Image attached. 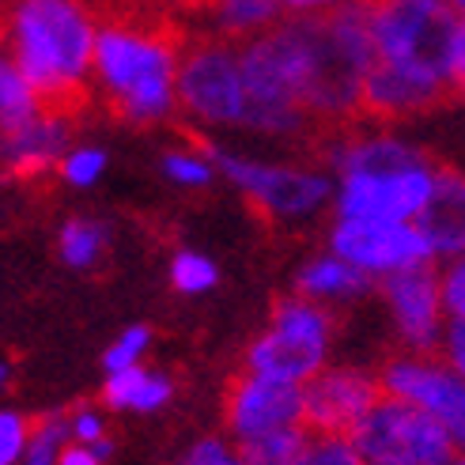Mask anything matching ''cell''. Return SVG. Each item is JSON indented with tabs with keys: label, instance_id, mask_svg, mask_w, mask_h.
I'll use <instances>...</instances> for the list:
<instances>
[{
	"label": "cell",
	"instance_id": "cell-1",
	"mask_svg": "<svg viewBox=\"0 0 465 465\" xmlns=\"http://www.w3.org/2000/svg\"><path fill=\"white\" fill-rule=\"evenodd\" d=\"M99 27L84 0H15L12 61L27 80L42 122L80 129L95 91Z\"/></svg>",
	"mask_w": 465,
	"mask_h": 465
},
{
	"label": "cell",
	"instance_id": "cell-2",
	"mask_svg": "<svg viewBox=\"0 0 465 465\" xmlns=\"http://www.w3.org/2000/svg\"><path fill=\"white\" fill-rule=\"evenodd\" d=\"M185 19L155 15L136 27H99L95 91L114 122L148 129L174 106L178 54L190 42Z\"/></svg>",
	"mask_w": 465,
	"mask_h": 465
},
{
	"label": "cell",
	"instance_id": "cell-3",
	"mask_svg": "<svg viewBox=\"0 0 465 465\" xmlns=\"http://www.w3.org/2000/svg\"><path fill=\"white\" fill-rule=\"evenodd\" d=\"M174 103L201 122H242V50L213 31H193L178 54Z\"/></svg>",
	"mask_w": 465,
	"mask_h": 465
},
{
	"label": "cell",
	"instance_id": "cell-4",
	"mask_svg": "<svg viewBox=\"0 0 465 465\" xmlns=\"http://www.w3.org/2000/svg\"><path fill=\"white\" fill-rule=\"evenodd\" d=\"M352 443L367 461H412V465H450L454 439L420 405H412L398 393L386 398L363 416L352 431Z\"/></svg>",
	"mask_w": 465,
	"mask_h": 465
},
{
	"label": "cell",
	"instance_id": "cell-5",
	"mask_svg": "<svg viewBox=\"0 0 465 465\" xmlns=\"http://www.w3.org/2000/svg\"><path fill=\"white\" fill-rule=\"evenodd\" d=\"M379 382L386 393L428 409L439 424L454 439V447L465 450V375L454 371L443 356H424V352H401L390 356L379 367Z\"/></svg>",
	"mask_w": 465,
	"mask_h": 465
},
{
	"label": "cell",
	"instance_id": "cell-6",
	"mask_svg": "<svg viewBox=\"0 0 465 465\" xmlns=\"http://www.w3.org/2000/svg\"><path fill=\"white\" fill-rule=\"evenodd\" d=\"M223 420L239 439H258L303 424V382L235 371L223 386Z\"/></svg>",
	"mask_w": 465,
	"mask_h": 465
},
{
	"label": "cell",
	"instance_id": "cell-7",
	"mask_svg": "<svg viewBox=\"0 0 465 465\" xmlns=\"http://www.w3.org/2000/svg\"><path fill=\"white\" fill-rule=\"evenodd\" d=\"M386 398V386L379 375H363V371H314L303 382V428L318 435H344L363 424V416Z\"/></svg>",
	"mask_w": 465,
	"mask_h": 465
},
{
	"label": "cell",
	"instance_id": "cell-8",
	"mask_svg": "<svg viewBox=\"0 0 465 465\" xmlns=\"http://www.w3.org/2000/svg\"><path fill=\"white\" fill-rule=\"evenodd\" d=\"M454 103H458L454 84H431L375 57V64L363 76V91H360V122L393 125V122H409V118H424V114H435V110H447Z\"/></svg>",
	"mask_w": 465,
	"mask_h": 465
},
{
	"label": "cell",
	"instance_id": "cell-9",
	"mask_svg": "<svg viewBox=\"0 0 465 465\" xmlns=\"http://www.w3.org/2000/svg\"><path fill=\"white\" fill-rule=\"evenodd\" d=\"M379 288L390 299L409 352L439 356V307L447 303H443V281L435 272V258L382 272Z\"/></svg>",
	"mask_w": 465,
	"mask_h": 465
},
{
	"label": "cell",
	"instance_id": "cell-10",
	"mask_svg": "<svg viewBox=\"0 0 465 465\" xmlns=\"http://www.w3.org/2000/svg\"><path fill=\"white\" fill-rule=\"evenodd\" d=\"M435 167L401 171V174H352V178H344L341 216L344 220H386V223L416 220V213H420L431 197Z\"/></svg>",
	"mask_w": 465,
	"mask_h": 465
},
{
	"label": "cell",
	"instance_id": "cell-11",
	"mask_svg": "<svg viewBox=\"0 0 465 465\" xmlns=\"http://www.w3.org/2000/svg\"><path fill=\"white\" fill-rule=\"evenodd\" d=\"M337 258L352 262L367 272H393L416 262L435 258L420 227L409 223H386V220H344L333 231Z\"/></svg>",
	"mask_w": 465,
	"mask_h": 465
},
{
	"label": "cell",
	"instance_id": "cell-12",
	"mask_svg": "<svg viewBox=\"0 0 465 465\" xmlns=\"http://www.w3.org/2000/svg\"><path fill=\"white\" fill-rule=\"evenodd\" d=\"M220 167L235 178L246 201L258 216H276V213H307V208L322 204L330 185L314 174H299V171H272V167H253V163H239L231 155H216Z\"/></svg>",
	"mask_w": 465,
	"mask_h": 465
},
{
	"label": "cell",
	"instance_id": "cell-13",
	"mask_svg": "<svg viewBox=\"0 0 465 465\" xmlns=\"http://www.w3.org/2000/svg\"><path fill=\"white\" fill-rule=\"evenodd\" d=\"M416 227L428 239L435 258H454L465 253V174L450 163H439L431 197L416 213Z\"/></svg>",
	"mask_w": 465,
	"mask_h": 465
},
{
	"label": "cell",
	"instance_id": "cell-14",
	"mask_svg": "<svg viewBox=\"0 0 465 465\" xmlns=\"http://www.w3.org/2000/svg\"><path fill=\"white\" fill-rule=\"evenodd\" d=\"M322 356H325V341L292 333V330H269L246 352V371H258V375H269V379L307 382L314 371H322Z\"/></svg>",
	"mask_w": 465,
	"mask_h": 465
},
{
	"label": "cell",
	"instance_id": "cell-15",
	"mask_svg": "<svg viewBox=\"0 0 465 465\" xmlns=\"http://www.w3.org/2000/svg\"><path fill=\"white\" fill-rule=\"evenodd\" d=\"M292 15V0H220L216 12L208 15V27L227 42H235L239 50L258 35L272 31L276 23H284Z\"/></svg>",
	"mask_w": 465,
	"mask_h": 465
},
{
	"label": "cell",
	"instance_id": "cell-16",
	"mask_svg": "<svg viewBox=\"0 0 465 465\" xmlns=\"http://www.w3.org/2000/svg\"><path fill=\"white\" fill-rule=\"evenodd\" d=\"M35 125H38V110H35L27 80L19 76L15 61L0 57V148L15 144Z\"/></svg>",
	"mask_w": 465,
	"mask_h": 465
},
{
	"label": "cell",
	"instance_id": "cell-17",
	"mask_svg": "<svg viewBox=\"0 0 465 465\" xmlns=\"http://www.w3.org/2000/svg\"><path fill=\"white\" fill-rule=\"evenodd\" d=\"M367 288H371L367 269L344 262V258L314 262L299 276V295H360Z\"/></svg>",
	"mask_w": 465,
	"mask_h": 465
},
{
	"label": "cell",
	"instance_id": "cell-18",
	"mask_svg": "<svg viewBox=\"0 0 465 465\" xmlns=\"http://www.w3.org/2000/svg\"><path fill=\"white\" fill-rule=\"evenodd\" d=\"M171 382L148 379L141 367H122L114 371L110 382L103 386V401L106 405H133V409H155L159 401H167Z\"/></svg>",
	"mask_w": 465,
	"mask_h": 465
},
{
	"label": "cell",
	"instance_id": "cell-19",
	"mask_svg": "<svg viewBox=\"0 0 465 465\" xmlns=\"http://www.w3.org/2000/svg\"><path fill=\"white\" fill-rule=\"evenodd\" d=\"M307 443V428H284L272 435H258V439H239V454L246 465H292L295 454Z\"/></svg>",
	"mask_w": 465,
	"mask_h": 465
},
{
	"label": "cell",
	"instance_id": "cell-20",
	"mask_svg": "<svg viewBox=\"0 0 465 465\" xmlns=\"http://www.w3.org/2000/svg\"><path fill=\"white\" fill-rule=\"evenodd\" d=\"M292 465H363V454L356 450L352 439H344V435L307 431V443L295 454Z\"/></svg>",
	"mask_w": 465,
	"mask_h": 465
},
{
	"label": "cell",
	"instance_id": "cell-21",
	"mask_svg": "<svg viewBox=\"0 0 465 465\" xmlns=\"http://www.w3.org/2000/svg\"><path fill=\"white\" fill-rule=\"evenodd\" d=\"M45 420H27V416H8L0 412V465H12V458L23 450L31 435H38Z\"/></svg>",
	"mask_w": 465,
	"mask_h": 465
},
{
	"label": "cell",
	"instance_id": "cell-22",
	"mask_svg": "<svg viewBox=\"0 0 465 465\" xmlns=\"http://www.w3.org/2000/svg\"><path fill=\"white\" fill-rule=\"evenodd\" d=\"M61 250H64V258L73 262V265H87L91 258H95V250H99V231L91 227V223H84V220L64 223Z\"/></svg>",
	"mask_w": 465,
	"mask_h": 465
},
{
	"label": "cell",
	"instance_id": "cell-23",
	"mask_svg": "<svg viewBox=\"0 0 465 465\" xmlns=\"http://www.w3.org/2000/svg\"><path fill=\"white\" fill-rule=\"evenodd\" d=\"M216 281V269L208 265L204 258H193V253H182V258L174 262V284L182 292H201Z\"/></svg>",
	"mask_w": 465,
	"mask_h": 465
},
{
	"label": "cell",
	"instance_id": "cell-24",
	"mask_svg": "<svg viewBox=\"0 0 465 465\" xmlns=\"http://www.w3.org/2000/svg\"><path fill=\"white\" fill-rule=\"evenodd\" d=\"M144 5L159 15H174V19H208L220 0H144Z\"/></svg>",
	"mask_w": 465,
	"mask_h": 465
},
{
	"label": "cell",
	"instance_id": "cell-25",
	"mask_svg": "<svg viewBox=\"0 0 465 465\" xmlns=\"http://www.w3.org/2000/svg\"><path fill=\"white\" fill-rule=\"evenodd\" d=\"M144 341H148V330H129L118 344L110 348V356H106V367L110 371H122V367H133V356L144 348Z\"/></svg>",
	"mask_w": 465,
	"mask_h": 465
},
{
	"label": "cell",
	"instance_id": "cell-26",
	"mask_svg": "<svg viewBox=\"0 0 465 465\" xmlns=\"http://www.w3.org/2000/svg\"><path fill=\"white\" fill-rule=\"evenodd\" d=\"M99 171H103V155L99 152H80L73 159H64V167H61V174L68 182H76V185H87Z\"/></svg>",
	"mask_w": 465,
	"mask_h": 465
},
{
	"label": "cell",
	"instance_id": "cell-27",
	"mask_svg": "<svg viewBox=\"0 0 465 465\" xmlns=\"http://www.w3.org/2000/svg\"><path fill=\"white\" fill-rule=\"evenodd\" d=\"M182 465H246L242 454H231L223 443H216V439H208V443L193 447V454L185 458Z\"/></svg>",
	"mask_w": 465,
	"mask_h": 465
},
{
	"label": "cell",
	"instance_id": "cell-28",
	"mask_svg": "<svg viewBox=\"0 0 465 465\" xmlns=\"http://www.w3.org/2000/svg\"><path fill=\"white\" fill-rule=\"evenodd\" d=\"M443 303L454 318H465V262H458L447 276H443Z\"/></svg>",
	"mask_w": 465,
	"mask_h": 465
},
{
	"label": "cell",
	"instance_id": "cell-29",
	"mask_svg": "<svg viewBox=\"0 0 465 465\" xmlns=\"http://www.w3.org/2000/svg\"><path fill=\"white\" fill-rule=\"evenodd\" d=\"M443 360L465 375V318H454L450 322L447 341H443Z\"/></svg>",
	"mask_w": 465,
	"mask_h": 465
},
{
	"label": "cell",
	"instance_id": "cell-30",
	"mask_svg": "<svg viewBox=\"0 0 465 465\" xmlns=\"http://www.w3.org/2000/svg\"><path fill=\"white\" fill-rule=\"evenodd\" d=\"M167 171H171L178 182H193V185H204V182H208V167L193 163L190 155H171V159H167Z\"/></svg>",
	"mask_w": 465,
	"mask_h": 465
},
{
	"label": "cell",
	"instance_id": "cell-31",
	"mask_svg": "<svg viewBox=\"0 0 465 465\" xmlns=\"http://www.w3.org/2000/svg\"><path fill=\"white\" fill-rule=\"evenodd\" d=\"M57 424H45L38 435H35V450H31V458H27V465H45L54 458V447H57Z\"/></svg>",
	"mask_w": 465,
	"mask_h": 465
},
{
	"label": "cell",
	"instance_id": "cell-32",
	"mask_svg": "<svg viewBox=\"0 0 465 465\" xmlns=\"http://www.w3.org/2000/svg\"><path fill=\"white\" fill-rule=\"evenodd\" d=\"M454 91H458V103H465V27H461V50H458V68H454Z\"/></svg>",
	"mask_w": 465,
	"mask_h": 465
},
{
	"label": "cell",
	"instance_id": "cell-33",
	"mask_svg": "<svg viewBox=\"0 0 465 465\" xmlns=\"http://www.w3.org/2000/svg\"><path fill=\"white\" fill-rule=\"evenodd\" d=\"M61 465H95V454H84V450H64Z\"/></svg>",
	"mask_w": 465,
	"mask_h": 465
},
{
	"label": "cell",
	"instance_id": "cell-34",
	"mask_svg": "<svg viewBox=\"0 0 465 465\" xmlns=\"http://www.w3.org/2000/svg\"><path fill=\"white\" fill-rule=\"evenodd\" d=\"M76 435H84V439H95V435H99V424H95V416H84V420L76 424Z\"/></svg>",
	"mask_w": 465,
	"mask_h": 465
},
{
	"label": "cell",
	"instance_id": "cell-35",
	"mask_svg": "<svg viewBox=\"0 0 465 465\" xmlns=\"http://www.w3.org/2000/svg\"><path fill=\"white\" fill-rule=\"evenodd\" d=\"M325 5H337V0H292V12H311V8H325Z\"/></svg>",
	"mask_w": 465,
	"mask_h": 465
},
{
	"label": "cell",
	"instance_id": "cell-36",
	"mask_svg": "<svg viewBox=\"0 0 465 465\" xmlns=\"http://www.w3.org/2000/svg\"><path fill=\"white\" fill-rule=\"evenodd\" d=\"M371 465H412V461H371Z\"/></svg>",
	"mask_w": 465,
	"mask_h": 465
},
{
	"label": "cell",
	"instance_id": "cell-37",
	"mask_svg": "<svg viewBox=\"0 0 465 465\" xmlns=\"http://www.w3.org/2000/svg\"><path fill=\"white\" fill-rule=\"evenodd\" d=\"M454 8H458V12L465 15V0H454Z\"/></svg>",
	"mask_w": 465,
	"mask_h": 465
},
{
	"label": "cell",
	"instance_id": "cell-38",
	"mask_svg": "<svg viewBox=\"0 0 465 465\" xmlns=\"http://www.w3.org/2000/svg\"><path fill=\"white\" fill-rule=\"evenodd\" d=\"M15 5V0H0V8H12Z\"/></svg>",
	"mask_w": 465,
	"mask_h": 465
},
{
	"label": "cell",
	"instance_id": "cell-39",
	"mask_svg": "<svg viewBox=\"0 0 465 465\" xmlns=\"http://www.w3.org/2000/svg\"><path fill=\"white\" fill-rule=\"evenodd\" d=\"M450 465H465V458H458V461H450Z\"/></svg>",
	"mask_w": 465,
	"mask_h": 465
},
{
	"label": "cell",
	"instance_id": "cell-40",
	"mask_svg": "<svg viewBox=\"0 0 465 465\" xmlns=\"http://www.w3.org/2000/svg\"><path fill=\"white\" fill-rule=\"evenodd\" d=\"M0 382H5V371H0Z\"/></svg>",
	"mask_w": 465,
	"mask_h": 465
}]
</instances>
